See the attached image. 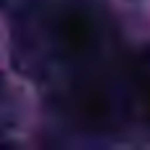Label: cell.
<instances>
[{"label":"cell","instance_id":"cell-1","mask_svg":"<svg viewBox=\"0 0 150 150\" xmlns=\"http://www.w3.org/2000/svg\"><path fill=\"white\" fill-rule=\"evenodd\" d=\"M55 40H58L61 53H66L71 58L90 55L100 42V26H98L95 16L90 11L74 8V11H69L58 18Z\"/></svg>","mask_w":150,"mask_h":150}]
</instances>
